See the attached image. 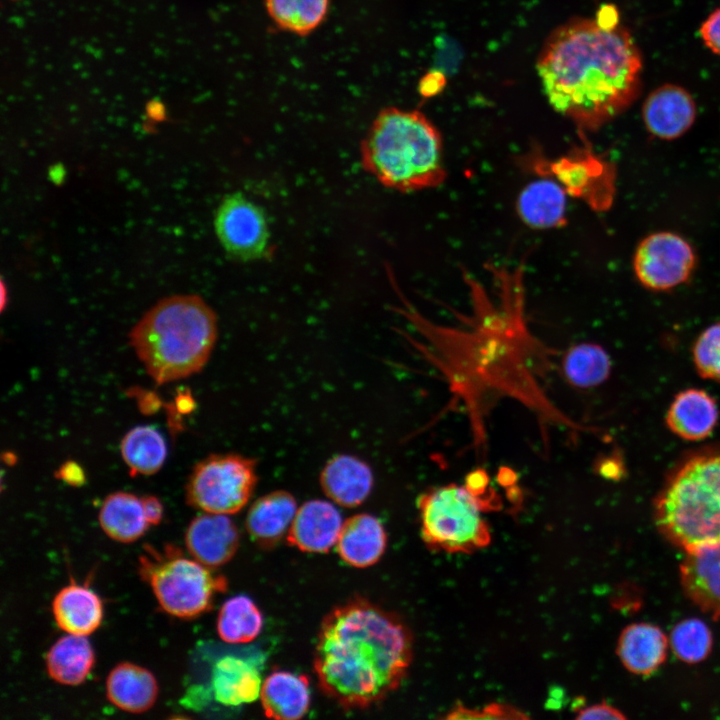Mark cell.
<instances>
[{"mask_svg": "<svg viewBox=\"0 0 720 720\" xmlns=\"http://www.w3.org/2000/svg\"><path fill=\"white\" fill-rule=\"evenodd\" d=\"M360 156L367 173L399 192L436 188L447 178L442 134L418 110L382 109L361 141Z\"/></svg>", "mask_w": 720, "mask_h": 720, "instance_id": "cell-4", "label": "cell"}, {"mask_svg": "<svg viewBox=\"0 0 720 720\" xmlns=\"http://www.w3.org/2000/svg\"><path fill=\"white\" fill-rule=\"evenodd\" d=\"M336 545L344 562L365 568L375 564L383 555L387 534L376 517L357 514L343 522Z\"/></svg>", "mask_w": 720, "mask_h": 720, "instance_id": "cell-20", "label": "cell"}, {"mask_svg": "<svg viewBox=\"0 0 720 720\" xmlns=\"http://www.w3.org/2000/svg\"><path fill=\"white\" fill-rule=\"evenodd\" d=\"M695 267L691 245L672 232H657L638 245L633 269L639 282L654 291H665L684 283Z\"/></svg>", "mask_w": 720, "mask_h": 720, "instance_id": "cell-10", "label": "cell"}, {"mask_svg": "<svg viewBox=\"0 0 720 720\" xmlns=\"http://www.w3.org/2000/svg\"><path fill=\"white\" fill-rule=\"evenodd\" d=\"M466 485L447 484L417 500L424 542L435 550L472 552L487 546L490 529L483 517L487 502Z\"/></svg>", "mask_w": 720, "mask_h": 720, "instance_id": "cell-7", "label": "cell"}, {"mask_svg": "<svg viewBox=\"0 0 720 720\" xmlns=\"http://www.w3.org/2000/svg\"><path fill=\"white\" fill-rule=\"evenodd\" d=\"M667 639L656 626L646 623L627 627L618 642V655L624 666L637 674H649L664 661Z\"/></svg>", "mask_w": 720, "mask_h": 720, "instance_id": "cell-25", "label": "cell"}, {"mask_svg": "<svg viewBox=\"0 0 720 720\" xmlns=\"http://www.w3.org/2000/svg\"><path fill=\"white\" fill-rule=\"evenodd\" d=\"M185 545L195 560L210 568L218 567L235 555L238 529L227 515L205 512L189 523Z\"/></svg>", "mask_w": 720, "mask_h": 720, "instance_id": "cell-13", "label": "cell"}, {"mask_svg": "<svg viewBox=\"0 0 720 720\" xmlns=\"http://www.w3.org/2000/svg\"><path fill=\"white\" fill-rule=\"evenodd\" d=\"M175 400V410L178 413L187 414L195 408V401L190 392H179Z\"/></svg>", "mask_w": 720, "mask_h": 720, "instance_id": "cell-40", "label": "cell"}, {"mask_svg": "<svg viewBox=\"0 0 720 720\" xmlns=\"http://www.w3.org/2000/svg\"><path fill=\"white\" fill-rule=\"evenodd\" d=\"M680 571L690 599L704 611L720 616V541L687 552Z\"/></svg>", "mask_w": 720, "mask_h": 720, "instance_id": "cell-16", "label": "cell"}, {"mask_svg": "<svg viewBox=\"0 0 720 720\" xmlns=\"http://www.w3.org/2000/svg\"><path fill=\"white\" fill-rule=\"evenodd\" d=\"M696 104L682 86L666 83L646 97L642 107L645 127L653 136L673 140L685 134L696 118Z\"/></svg>", "mask_w": 720, "mask_h": 720, "instance_id": "cell-12", "label": "cell"}, {"mask_svg": "<svg viewBox=\"0 0 720 720\" xmlns=\"http://www.w3.org/2000/svg\"><path fill=\"white\" fill-rule=\"evenodd\" d=\"M139 557L140 577L166 613L191 619L212 606L213 597L227 588L222 575H216L197 560L186 558L182 551L166 544L161 550L144 546Z\"/></svg>", "mask_w": 720, "mask_h": 720, "instance_id": "cell-6", "label": "cell"}, {"mask_svg": "<svg viewBox=\"0 0 720 720\" xmlns=\"http://www.w3.org/2000/svg\"><path fill=\"white\" fill-rule=\"evenodd\" d=\"M52 613L61 630L87 637L100 626L103 605L99 596L89 587L71 581L53 598Z\"/></svg>", "mask_w": 720, "mask_h": 720, "instance_id": "cell-19", "label": "cell"}, {"mask_svg": "<svg viewBox=\"0 0 720 720\" xmlns=\"http://www.w3.org/2000/svg\"><path fill=\"white\" fill-rule=\"evenodd\" d=\"M99 523L104 533L121 543L141 538L149 527L142 499L128 492H114L103 501L99 510Z\"/></svg>", "mask_w": 720, "mask_h": 720, "instance_id": "cell-26", "label": "cell"}, {"mask_svg": "<svg viewBox=\"0 0 720 720\" xmlns=\"http://www.w3.org/2000/svg\"><path fill=\"white\" fill-rule=\"evenodd\" d=\"M217 237L225 251L240 260L263 257L269 246V229L263 210L239 193L219 205L215 217Z\"/></svg>", "mask_w": 720, "mask_h": 720, "instance_id": "cell-11", "label": "cell"}, {"mask_svg": "<svg viewBox=\"0 0 720 720\" xmlns=\"http://www.w3.org/2000/svg\"><path fill=\"white\" fill-rule=\"evenodd\" d=\"M256 461L239 454L210 455L192 469L186 501L203 512L235 514L252 496L258 481Z\"/></svg>", "mask_w": 720, "mask_h": 720, "instance_id": "cell-8", "label": "cell"}, {"mask_svg": "<svg viewBox=\"0 0 720 720\" xmlns=\"http://www.w3.org/2000/svg\"><path fill=\"white\" fill-rule=\"evenodd\" d=\"M658 528L686 552L720 541V452L689 457L655 503Z\"/></svg>", "mask_w": 720, "mask_h": 720, "instance_id": "cell-5", "label": "cell"}, {"mask_svg": "<svg viewBox=\"0 0 720 720\" xmlns=\"http://www.w3.org/2000/svg\"><path fill=\"white\" fill-rule=\"evenodd\" d=\"M144 513L149 524L157 525L161 522L163 517V505L161 501L152 495H147L141 498Z\"/></svg>", "mask_w": 720, "mask_h": 720, "instance_id": "cell-38", "label": "cell"}, {"mask_svg": "<svg viewBox=\"0 0 720 720\" xmlns=\"http://www.w3.org/2000/svg\"><path fill=\"white\" fill-rule=\"evenodd\" d=\"M106 695L117 708L129 713L149 710L158 696V684L146 668L130 663L117 664L106 679Z\"/></svg>", "mask_w": 720, "mask_h": 720, "instance_id": "cell-21", "label": "cell"}, {"mask_svg": "<svg viewBox=\"0 0 720 720\" xmlns=\"http://www.w3.org/2000/svg\"><path fill=\"white\" fill-rule=\"evenodd\" d=\"M320 485L334 503L353 508L362 504L373 487L370 467L356 456L342 454L332 457L320 473Z\"/></svg>", "mask_w": 720, "mask_h": 720, "instance_id": "cell-17", "label": "cell"}, {"mask_svg": "<svg viewBox=\"0 0 720 720\" xmlns=\"http://www.w3.org/2000/svg\"><path fill=\"white\" fill-rule=\"evenodd\" d=\"M692 354L697 372L705 379L720 383V322L698 336Z\"/></svg>", "mask_w": 720, "mask_h": 720, "instance_id": "cell-33", "label": "cell"}, {"mask_svg": "<svg viewBox=\"0 0 720 720\" xmlns=\"http://www.w3.org/2000/svg\"><path fill=\"white\" fill-rule=\"evenodd\" d=\"M261 677L248 660L225 656L212 667L211 689L216 701L225 706H239L260 697Z\"/></svg>", "mask_w": 720, "mask_h": 720, "instance_id": "cell-24", "label": "cell"}, {"mask_svg": "<svg viewBox=\"0 0 720 720\" xmlns=\"http://www.w3.org/2000/svg\"><path fill=\"white\" fill-rule=\"evenodd\" d=\"M330 0H265L272 21L282 30L306 35L325 19Z\"/></svg>", "mask_w": 720, "mask_h": 720, "instance_id": "cell-30", "label": "cell"}, {"mask_svg": "<svg viewBox=\"0 0 720 720\" xmlns=\"http://www.w3.org/2000/svg\"><path fill=\"white\" fill-rule=\"evenodd\" d=\"M642 68L640 50L610 4L594 18H573L556 28L537 60L549 104L584 133L629 108L641 91Z\"/></svg>", "mask_w": 720, "mask_h": 720, "instance_id": "cell-1", "label": "cell"}, {"mask_svg": "<svg viewBox=\"0 0 720 720\" xmlns=\"http://www.w3.org/2000/svg\"><path fill=\"white\" fill-rule=\"evenodd\" d=\"M567 197L555 179L539 176L518 194L516 211L520 220L532 229L559 228L567 223Z\"/></svg>", "mask_w": 720, "mask_h": 720, "instance_id": "cell-15", "label": "cell"}, {"mask_svg": "<svg viewBox=\"0 0 720 720\" xmlns=\"http://www.w3.org/2000/svg\"><path fill=\"white\" fill-rule=\"evenodd\" d=\"M611 362L606 351L596 344L582 343L571 347L563 359L568 382L576 387L590 388L609 376Z\"/></svg>", "mask_w": 720, "mask_h": 720, "instance_id": "cell-31", "label": "cell"}, {"mask_svg": "<svg viewBox=\"0 0 720 720\" xmlns=\"http://www.w3.org/2000/svg\"><path fill=\"white\" fill-rule=\"evenodd\" d=\"M577 719H623L624 715L616 708L602 703L583 708L578 711Z\"/></svg>", "mask_w": 720, "mask_h": 720, "instance_id": "cell-37", "label": "cell"}, {"mask_svg": "<svg viewBox=\"0 0 720 720\" xmlns=\"http://www.w3.org/2000/svg\"><path fill=\"white\" fill-rule=\"evenodd\" d=\"M522 162L536 175L552 177L568 196L584 201L594 210L607 209L613 200L614 167L584 143L555 159L535 148Z\"/></svg>", "mask_w": 720, "mask_h": 720, "instance_id": "cell-9", "label": "cell"}, {"mask_svg": "<svg viewBox=\"0 0 720 720\" xmlns=\"http://www.w3.org/2000/svg\"><path fill=\"white\" fill-rule=\"evenodd\" d=\"M122 458L131 476L153 475L163 466L167 446L161 433L152 426H136L121 440Z\"/></svg>", "mask_w": 720, "mask_h": 720, "instance_id": "cell-28", "label": "cell"}, {"mask_svg": "<svg viewBox=\"0 0 720 720\" xmlns=\"http://www.w3.org/2000/svg\"><path fill=\"white\" fill-rule=\"evenodd\" d=\"M445 83L442 74L438 72L429 73L423 77L419 84V91L422 96L430 97L438 94Z\"/></svg>", "mask_w": 720, "mask_h": 720, "instance_id": "cell-39", "label": "cell"}, {"mask_svg": "<svg viewBox=\"0 0 720 720\" xmlns=\"http://www.w3.org/2000/svg\"><path fill=\"white\" fill-rule=\"evenodd\" d=\"M718 418L715 399L702 389L690 388L674 397L666 413V424L681 439L698 441L713 432Z\"/></svg>", "mask_w": 720, "mask_h": 720, "instance_id": "cell-18", "label": "cell"}, {"mask_svg": "<svg viewBox=\"0 0 720 720\" xmlns=\"http://www.w3.org/2000/svg\"><path fill=\"white\" fill-rule=\"evenodd\" d=\"M699 33L705 46L714 54L720 55V7L702 22Z\"/></svg>", "mask_w": 720, "mask_h": 720, "instance_id": "cell-35", "label": "cell"}, {"mask_svg": "<svg viewBox=\"0 0 720 720\" xmlns=\"http://www.w3.org/2000/svg\"><path fill=\"white\" fill-rule=\"evenodd\" d=\"M263 617L257 605L247 596L238 595L228 599L217 618L220 638L231 644L248 643L261 632Z\"/></svg>", "mask_w": 720, "mask_h": 720, "instance_id": "cell-29", "label": "cell"}, {"mask_svg": "<svg viewBox=\"0 0 720 720\" xmlns=\"http://www.w3.org/2000/svg\"><path fill=\"white\" fill-rule=\"evenodd\" d=\"M260 700L268 718L300 719L310 706L308 678L289 671H274L262 683Z\"/></svg>", "mask_w": 720, "mask_h": 720, "instance_id": "cell-22", "label": "cell"}, {"mask_svg": "<svg viewBox=\"0 0 720 720\" xmlns=\"http://www.w3.org/2000/svg\"><path fill=\"white\" fill-rule=\"evenodd\" d=\"M55 477L73 487H80L86 482L83 468L72 460L64 462L56 471Z\"/></svg>", "mask_w": 720, "mask_h": 720, "instance_id": "cell-36", "label": "cell"}, {"mask_svg": "<svg viewBox=\"0 0 720 720\" xmlns=\"http://www.w3.org/2000/svg\"><path fill=\"white\" fill-rule=\"evenodd\" d=\"M217 317L197 295L158 301L129 333V342L158 384L183 379L206 365L217 339Z\"/></svg>", "mask_w": 720, "mask_h": 720, "instance_id": "cell-3", "label": "cell"}, {"mask_svg": "<svg viewBox=\"0 0 720 720\" xmlns=\"http://www.w3.org/2000/svg\"><path fill=\"white\" fill-rule=\"evenodd\" d=\"M449 719H519L527 718L520 710L504 704H490L483 709H468L457 705L449 715Z\"/></svg>", "mask_w": 720, "mask_h": 720, "instance_id": "cell-34", "label": "cell"}, {"mask_svg": "<svg viewBox=\"0 0 720 720\" xmlns=\"http://www.w3.org/2000/svg\"><path fill=\"white\" fill-rule=\"evenodd\" d=\"M297 509L296 500L289 492H270L249 508L246 529L256 543L272 546L289 530Z\"/></svg>", "mask_w": 720, "mask_h": 720, "instance_id": "cell-23", "label": "cell"}, {"mask_svg": "<svg viewBox=\"0 0 720 720\" xmlns=\"http://www.w3.org/2000/svg\"><path fill=\"white\" fill-rule=\"evenodd\" d=\"M670 643L674 653L683 661L696 663L710 652L712 636L707 625L698 619H686L671 632Z\"/></svg>", "mask_w": 720, "mask_h": 720, "instance_id": "cell-32", "label": "cell"}, {"mask_svg": "<svg viewBox=\"0 0 720 720\" xmlns=\"http://www.w3.org/2000/svg\"><path fill=\"white\" fill-rule=\"evenodd\" d=\"M94 652L86 636L68 634L60 637L45 657L47 673L62 685L83 683L94 665Z\"/></svg>", "mask_w": 720, "mask_h": 720, "instance_id": "cell-27", "label": "cell"}, {"mask_svg": "<svg viewBox=\"0 0 720 720\" xmlns=\"http://www.w3.org/2000/svg\"><path fill=\"white\" fill-rule=\"evenodd\" d=\"M412 656V634L401 618L358 597L323 619L313 666L325 695L342 708L363 709L399 687Z\"/></svg>", "mask_w": 720, "mask_h": 720, "instance_id": "cell-2", "label": "cell"}, {"mask_svg": "<svg viewBox=\"0 0 720 720\" xmlns=\"http://www.w3.org/2000/svg\"><path fill=\"white\" fill-rule=\"evenodd\" d=\"M342 525L341 514L332 503L310 500L297 509L287 541L304 552H328L337 543Z\"/></svg>", "mask_w": 720, "mask_h": 720, "instance_id": "cell-14", "label": "cell"}]
</instances>
